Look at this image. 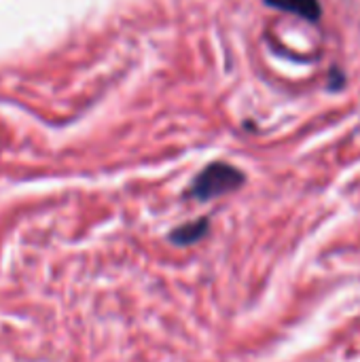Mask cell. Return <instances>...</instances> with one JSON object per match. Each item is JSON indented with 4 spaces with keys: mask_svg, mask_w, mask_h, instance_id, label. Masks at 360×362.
<instances>
[{
    "mask_svg": "<svg viewBox=\"0 0 360 362\" xmlns=\"http://www.w3.org/2000/svg\"><path fill=\"white\" fill-rule=\"evenodd\" d=\"M242 182H244V174L238 168L229 163H212L195 178L191 187V197L206 202L236 191L238 187H242Z\"/></svg>",
    "mask_w": 360,
    "mask_h": 362,
    "instance_id": "1",
    "label": "cell"
},
{
    "mask_svg": "<svg viewBox=\"0 0 360 362\" xmlns=\"http://www.w3.org/2000/svg\"><path fill=\"white\" fill-rule=\"evenodd\" d=\"M265 4L278 8V11H286L293 15H299L308 21H318L320 19V0H265Z\"/></svg>",
    "mask_w": 360,
    "mask_h": 362,
    "instance_id": "2",
    "label": "cell"
},
{
    "mask_svg": "<svg viewBox=\"0 0 360 362\" xmlns=\"http://www.w3.org/2000/svg\"><path fill=\"white\" fill-rule=\"evenodd\" d=\"M206 229H208V223H206V221H197V223H191V225L180 227V229L172 235V240L178 242V244H191V242L199 240V238L206 233Z\"/></svg>",
    "mask_w": 360,
    "mask_h": 362,
    "instance_id": "3",
    "label": "cell"
}]
</instances>
